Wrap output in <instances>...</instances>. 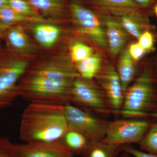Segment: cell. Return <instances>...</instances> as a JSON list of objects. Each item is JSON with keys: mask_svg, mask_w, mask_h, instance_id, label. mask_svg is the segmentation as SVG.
<instances>
[{"mask_svg": "<svg viewBox=\"0 0 157 157\" xmlns=\"http://www.w3.org/2000/svg\"><path fill=\"white\" fill-rule=\"evenodd\" d=\"M103 14L116 17L128 33L137 39L150 27L147 17L139 9L116 10Z\"/></svg>", "mask_w": 157, "mask_h": 157, "instance_id": "obj_11", "label": "cell"}, {"mask_svg": "<svg viewBox=\"0 0 157 157\" xmlns=\"http://www.w3.org/2000/svg\"><path fill=\"white\" fill-rule=\"evenodd\" d=\"M69 9L78 33L99 48H108L106 32L101 17L92 10L75 1L70 2Z\"/></svg>", "mask_w": 157, "mask_h": 157, "instance_id": "obj_5", "label": "cell"}, {"mask_svg": "<svg viewBox=\"0 0 157 157\" xmlns=\"http://www.w3.org/2000/svg\"><path fill=\"white\" fill-rule=\"evenodd\" d=\"M79 76L70 58L54 57L29 66L18 83V97L29 103L70 104L73 82Z\"/></svg>", "mask_w": 157, "mask_h": 157, "instance_id": "obj_1", "label": "cell"}, {"mask_svg": "<svg viewBox=\"0 0 157 157\" xmlns=\"http://www.w3.org/2000/svg\"><path fill=\"white\" fill-rule=\"evenodd\" d=\"M128 50L132 59L135 62L139 60L143 57L146 52L138 43H133L130 45Z\"/></svg>", "mask_w": 157, "mask_h": 157, "instance_id": "obj_28", "label": "cell"}, {"mask_svg": "<svg viewBox=\"0 0 157 157\" xmlns=\"http://www.w3.org/2000/svg\"><path fill=\"white\" fill-rule=\"evenodd\" d=\"M138 43L147 52L153 51L155 49L154 38L149 31L144 32L138 39Z\"/></svg>", "mask_w": 157, "mask_h": 157, "instance_id": "obj_26", "label": "cell"}, {"mask_svg": "<svg viewBox=\"0 0 157 157\" xmlns=\"http://www.w3.org/2000/svg\"><path fill=\"white\" fill-rule=\"evenodd\" d=\"M121 151V145L108 144L101 140L90 141L82 155V157H118Z\"/></svg>", "mask_w": 157, "mask_h": 157, "instance_id": "obj_20", "label": "cell"}, {"mask_svg": "<svg viewBox=\"0 0 157 157\" xmlns=\"http://www.w3.org/2000/svg\"><path fill=\"white\" fill-rule=\"evenodd\" d=\"M60 141L73 154L81 155L85 151L90 142L84 135L71 128L66 132Z\"/></svg>", "mask_w": 157, "mask_h": 157, "instance_id": "obj_19", "label": "cell"}, {"mask_svg": "<svg viewBox=\"0 0 157 157\" xmlns=\"http://www.w3.org/2000/svg\"><path fill=\"white\" fill-rule=\"evenodd\" d=\"M0 19L7 29L11 26L21 24H35L50 21V19L45 18L44 16L33 17L21 14L8 5L0 9Z\"/></svg>", "mask_w": 157, "mask_h": 157, "instance_id": "obj_15", "label": "cell"}, {"mask_svg": "<svg viewBox=\"0 0 157 157\" xmlns=\"http://www.w3.org/2000/svg\"><path fill=\"white\" fill-rule=\"evenodd\" d=\"M139 6L147 7L149 6L152 0H133Z\"/></svg>", "mask_w": 157, "mask_h": 157, "instance_id": "obj_29", "label": "cell"}, {"mask_svg": "<svg viewBox=\"0 0 157 157\" xmlns=\"http://www.w3.org/2000/svg\"><path fill=\"white\" fill-rule=\"evenodd\" d=\"M122 151L134 157H157V155L141 151L135 148L131 144L121 145Z\"/></svg>", "mask_w": 157, "mask_h": 157, "instance_id": "obj_27", "label": "cell"}, {"mask_svg": "<svg viewBox=\"0 0 157 157\" xmlns=\"http://www.w3.org/2000/svg\"><path fill=\"white\" fill-rule=\"evenodd\" d=\"M96 78H98L109 108L115 111L121 109L124 92L117 71L113 65H106Z\"/></svg>", "mask_w": 157, "mask_h": 157, "instance_id": "obj_9", "label": "cell"}, {"mask_svg": "<svg viewBox=\"0 0 157 157\" xmlns=\"http://www.w3.org/2000/svg\"><path fill=\"white\" fill-rule=\"evenodd\" d=\"M152 116L153 117L157 119V112L153 113L152 114Z\"/></svg>", "mask_w": 157, "mask_h": 157, "instance_id": "obj_34", "label": "cell"}, {"mask_svg": "<svg viewBox=\"0 0 157 157\" xmlns=\"http://www.w3.org/2000/svg\"><path fill=\"white\" fill-rule=\"evenodd\" d=\"M5 39L7 51L10 53L27 57L38 52L36 46L19 25L11 26L7 29Z\"/></svg>", "mask_w": 157, "mask_h": 157, "instance_id": "obj_12", "label": "cell"}, {"mask_svg": "<svg viewBox=\"0 0 157 157\" xmlns=\"http://www.w3.org/2000/svg\"><path fill=\"white\" fill-rule=\"evenodd\" d=\"M50 21L37 23L32 29L34 38L44 48H50L55 45L61 35V29Z\"/></svg>", "mask_w": 157, "mask_h": 157, "instance_id": "obj_14", "label": "cell"}, {"mask_svg": "<svg viewBox=\"0 0 157 157\" xmlns=\"http://www.w3.org/2000/svg\"><path fill=\"white\" fill-rule=\"evenodd\" d=\"M30 66L27 57L10 53L0 57V109L10 106L18 97V84Z\"/></svg>", "mask_w": 157, "mask_h": 157, "instance_id": "obj_4", "label": "cell"}, {"mask_svg": "<svg viewBox=\"0 0 157 157\" xmlns=\"http://www.w3.org/2000/svg\"><path fill=\"white\" fill-rule=\"evenodd\" d=\"M16 157H73L74 154L60 142L14 144Z\"/></svg>", "mask_w": 157, "mask_h": 157, "instance_id": "obj_10", "label": "cell"}, {"mask_svg": "<svg viewBox=\"0 0 157 157\" xmlns=\"http://www.w3.org/2000/svg\"><path fill=\"white\" fill-rule=\"evenodd\" d=\"M69 128L84 135L90 141H101L106 134L109 121L99 118L87 109L71 104L64 105Z\"/></svg>", "mask_w": 157, "mask_h": 157, "instance_id": "obj_6", "label": "cell"}, {"mask_svg": "<svg viewBox=\"0 0 157 157\" xmlns=\"http://www.w3.org/2000/svg\"><path fill=\"white\" fill-rule=\"evenodd\" d=\"M117 71L125 93L135 77L136 71L135 61L129 54L128 48L122 52L118 63Z\"/></svg>", "mask_w": 157, "mask_h": 157, "instance_id": "obj_17", "label": "cell"}, {"mask_svg": "<svg viewBox=\"0 0 157 157\" xmlns=\"http://www.w3.org/2000/svg\"><path fill=\"white\" fill-rule=\"evenodd\" d=\"M44 17L56 19L63 17L66 11L64 0H26Z\"/></svg>", "mask_w": 157, "mask_h": 157, "instance_id": "obj_16", "label": "cell"}, {"mask_svg": "<svg viewBox=\"0 0 157 157\" xmlns=\"http://www.w3.org/2000/svg\"><path fill=\"white\" fill-rule=\"evenodd\" d=\"M139 144L142 150L157 155V123L150 126Z\"/></svg>", "mask_w": 157, "mask_h": 157, "instance_id": "obj_23", "label": "cell"}, {"mask_svg": "<svg viewBox=\"0 0 157 157\" xmlns=\"http://www.w3.org/2000/svg\"><path fill=\"white\" fill-rule=\"evenodd\" d=\"M70 59L73 63H78L94 53L92 47L80 41H75L70 45Z\"/></svg>", "mask_w": 157, "mask_h": 157, "instance_id": "obj_22", "label": "cell"}, {"mask_svg": "<svg viewBox=\"0 0 157 157\" xmlns=\"http://www.w3.org/2000/svg\"><path fill=\"white\" fill-rule=\"evenodd\" d=\"M119 157H129V155L127 153L123 152L122 154H121Z\"/></svg>", "mask_w": 157, "mask_h": 157, "instance_id": "obj_32", "label": "cell"}, {"mask_svg": "<svg viewBox=\"0 0 157 157\" xmlns=\"http://www.w3.org/2000/svg\"><path fill=\"white\" fill-rule=\"evenodd\" d=\"M105 14L109 11L124 9H139L140 6L133 0H90Z\"/></svg>", "mask_w": 157, "mask_h": 157, "instance_id": "obj_21", "label": "cell"}, {"mask_svg": "<svg viewBox=\"0 0 157 157\" xmlns=\"http://www.w3.org/2000/svg\"><path fill=\"white\" fill-rule=\"evenodd\" d=\"M2 48H1V44H0V57H1V56H2Z\"/></svg>", "mask_w": 157, "mask_h": 157, "instance_id": "obj_35", "label": "cell"}, {"mask_svg": "<svg viewBox=\"0 0 157 157\" xmlns=\"http://www.w3.org/2000/svg\"><path fill=\"white\" fill-rule=\"evenodd\" d=\"M102 58L98 53H94L90 56L76 63V70L82 78L92 80L102 70Z\"/></svg>", "mask_w": 157, "mask_h": 157, "instance_id": "obj_18", "label": "cell"}, {"mask_svg": "<svg viewBox=\"0 0 157 157\" xmlns=\"http://www.w3.org/2000/svg\"><path fill=\"white\" fill-rule=\"evenodd\" d=\"M7 29L0 19V39L5 38Z\"/></svg>", "mask_w": 157, "mask_h": 157, "instance_id": "obj_30", "label": "cell"}, {"mask_svg": "<svg viewBox=\"0 0 157 157\" xmlns=\"http://www.w3.org/2000/svg\"><path fill=\"white\" fill-rule=\"evenodd\" d=\"M69 128L64 105L29 103L21 116L20 137L25 143H55Z\"/></svg>", "mask_w": 157, "mask_h": 157, "instance_id": "obj_2", "label": "cell"}, {"mask_svg": "<svg viewBox=\"0 0 157 157\" xmlns=\"http://www.w3.org/2000/svg\"><path fill=\"white\" fill-rule=\"evenodd\" d=\"M154 11L155 14L156 15V16L157 17V4L156 5V6H155L154 8Z\"/></svg>", "mask_w": 157, "mask_h": 157, "instance_id": "obj_33", "label": "cell"}, {"mask_svg": "<svg viewBox=\"0 0 157 157\" xmlns=\"http://www.w3.org/2000/svg\"><path fill=\"white\" fill-rule=\"evenodd\" d=\"M102 20L105 25L108 48L111 56L115 57L121 51L128 34L116 17L104 14Z\"/></svg>", "mask_w": 157, "mask_h": 157, "instance_id": "obj_13", "label": "cell"}, {"mask_svg": "<svg viewBox=\"0 0 157 157\" xmlns=\"http://www.w3.org/2000/svg\"><path fill=\"white\" fill-rule=\"evenodd\" d=\"M8 0H0V9L6 6H8Z\"/></svg>", "mask_w": 157, "mask_h": 157, "instance_id": "obj_31", "label": "cell"}, {"mask_svg": "<svg viewBox=\"0 0 157 157\" xmlns=\"http://www.w3.org/2000/svg\"><path fill=\"white\" fill-rule=\"evenodd\" d=\"M8 5L15 11L25 15L33 17L42 16L26 0H8Z\"/></svg>", "mask_w": 157, "mask_h": 157, "instance_id": "obj_24", "label": "cell"}, {"mask_svg": "<svg viewBox=\"0 0 157 157\" xmlns=\"http://www.w3.org/2000/svg\"><path fill=\"white\" fill-rule=\"evenodd\" d=\"M86 109L105 112L109 108L103 90L93 82L77 77L72 86L70 104Z\"/></svg>", "mask_w": 157, "mask_h": 157, "instance_id": "obj_8", "label": "cell"}, {"mask_svg": "<svg viewBox=\"0 0 157 157\" xmlns=\"http://www.w3.org/2000/svg\"><path fill=\"white\" fill-rule=\"evenodd\" d=\"M150 127L146 121L133 118L109 122L105 137L101 141L114 145L139 144Z\"/></svg>", "mask_w": 157, "mask_h": 157, "instance_id": "obj_7", "label": "cell"}, {"mask_svg": "<svg viewBox=\"0 0 157 157\" xmlns=\"http://www.w3.org/2000/svg\"><path fill=\"white\" fill-rule=\"evenodd\" d=\"M155 100L152 73L146 68L125 92L121 112L128 117L144 116Z\"/></svg>", "mask_w": 157, "mask_h": 157, "instance_id": "obj_3", "label": "cell"}, {"mask_svg": "<svg viewBox=\"0 0 157 157\" xmlns=\"http://www.w3.org/2000/svg\"><path fill=\"white\" fill-rule=\"evenodd\" d=\"M0 157H16L14 144L7 137H0Z\"/></svg>", "mask_w": 157, "mask_h": 157, "instance_id": "obj_25", "label": "cell"}]
</instances>
